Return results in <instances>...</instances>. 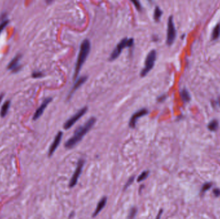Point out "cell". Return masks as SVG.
I'll return each mask as SVG.
<instances>
[{
    "mask_svg": "<svg viewBox=\"0 0 220 219\" xmlns=\"http://www.w3.org/2000/svg\"><path fill=\"white\" fill-rule=\"evenodd\" d=\"M21 59V55L17 54L16 56L14 57V59L10 62L8 66H7V68L10 70H12L14 73H16L17 71H18L20 69L19 61Z\"/></svg>",
    "mask_w": 220,
    "mask_h": 219,
    "instance_id": "cell-9",
    "label": "cell"
},
{
    "mask_svg": "<svg viewBox=\"0 0 220 219\" xmlns=\"http://www.w3.org/2000/svg\"><path fill=\"white\" fill-rule=\"evenodd\" d=\"M10 106H11V101H9V100H7V101L5 102L4 104L2 105L1 110H0V115H1V117H4L7 115Z\"/></svg>",
    "mask_w": 220,
    "mask_h": 219,
    "instance_id": "cell-14",
    "label": "cell"
},
{
    "mask_svg": "<svg viewBox=\"0 0 220 219\" xmlns=\"http://www.w3.org/2000/svg\"><path fill=\"white\" fill-rule=\"evenodd\" d=\"M87 110H88L87 107H82L81 109L78 110V111L75 113L74 115L72 116V117L69 118V119L65 122V123L64 124V126H63L64 128V129L68 130L70 128L72 127L73 125H74L75 123L82 116H84L86 114V112H87Z\"/></svg>",
    "mask_w": 220,
    "mask_h": 219,
    "instance_id": "cell-6",
    "label": "cell"
},
{
    "mask_svg": "<svg viewBox=\"0 0 220 219\" xmlns=\"http://www.w3.org/2000/svg\"><path fill=\"white\" fill-rule=\"evenodd\" d=\"M32 76L33 78H40L43 76V74L41 71H34L32 73Z\"/></svg>",
    "mask_w": 220,
    "mask_h": 219,
    "instance_id": "cell-24",
    "label": "cell"
},
{
    "mask_svg": "<svg viewBox=\"0 0 220 219\" xmlns=\"http://www.w3.org/2000/svg\"><path fill=\"white\" fill-rule=\"evenodd\" d=\"M213 193L216 197H219L220 195V190L218 189V188H216V189L213 190Z\"/></svg>",
    "mask_w": 220,
    "mask_h": 219,
    "instance_id": "cell-26",
    "label": "cell"
},
{
    "mask_svg": "<svg viewBox=\"0 0 220 219\" xmlns=\"http://www.w3.org/2000/svg\"><path fill=\"white\" fill-rule=\"evenodd\" d=\"M134 43V40L132 38H124L119 43H118L115 48L113 50V52L110 55V59L111 60H113L117 59V58L119 56L120 54L122 52V50L125 48L131 47L133 46Z\"/></svg>",
    "mask_w": 220,
    "mask_h": 219,
    "instance_id": "cell-3",
    "label": "cell"
},
{
    "mask_svg": "<svg viewBox=\"0 0 220 219\" xmlns=\"http://www.w3.org/2000/svg\"><path fill=\"white\" fill-rule=\"evenodd\" d=\"M162 15V11L158 7H156L155 12H154V19L156 21H158L160 19Z\"/></svg>",
    "mask_w": 220,
    "mask_h": 219,
    "instance_id": "cell-18",
    "label": "cell"
},
{
    "mask_svg": "<svg viewBox=\"0 0 220 219\" xmlns=\"http://www.w3.org/2000/svg\"><path fill=\"white\" fill-rule=\"evenodd\" d=\"M211 186H212V184L211 183H205L203 186H202V188H201V193H204L205 192H206V191H207L209 189H210Z\"/></svg>",
    "mask_w": 220,
    "mask_h": 219,
    "instance_id": "cell-20",
    "label": "cell"
},
{
    "mask_svg": "<svg viewBox=\"0 0 220 219\" xmlns=\"http://www.w3.org/2000/svg\"><path fill=\"white\" fill-rule=\"evenodd\" d=\"M149 175H150V171L147 170V171H144L141 174L138 176L137 178V182H141V181H143L146 179L148 177Z\"/></svg>",
    "mask_w": 220,
    "mask_h": 219,
    "instance_id": "cell-19",
    "label": "cell"
},
{
    "mask_svg": "<svg viewBox=\"0 0 220 219\" xmlns=\"http://www.w3.org/2000/svg\"><path fill=\"white\" fill-rule=\"evenodd\" d=\"M62 132H58L57 134L56 135V136L55 137L54 142H52V145H50V147L49 150V157H51V156L54 154L55 150L57 149L58 146H59L60 144V141H61V139H62Z\"/></svg>",
    "mask_w": 220,
    "mask_h": 219,
    "instance_id": "cell-10",
    "label": "cell"
},
{
    "mask_svg": "<svg viewBox=\"0 0 220 219\" xmlns=\"http://www.w3.org/2000/svg\"><path fill=\"white\" fill-rule=\"evenodd\" d=\"M162 212H163V210H160V211H159L157 216H156V217L155 219H160V216L162 215Z\"/></svg>",
    "mask_w": 220,
    "mask_h": 219,
    "instance_id": "cell-28",
    "label": "cell"
},
{
    "mask_svg": "<svg viewBox=\"0 0 220 219\" xmlns=\"http://www.w3.org/2000/svg\"><path fill=\"white\" fill-rule=\"evenodd\" d=\"M176 36V31L173 22V16H170L167 22V44L171 45L173 43Z\"/></svg>",
    "mask_w": 220,
    "mask_h": 219,
    "instance_id": "cell-5",
    "label": "cell"
},
{
    "mask_svg": "<svg viewBox=\"0 0 220 219\" xmlns=\"http://www.w3.org/2000/svg\"><path fill=\"white\" fill-rule=\"evenodd\" d=\"M132 3L135 5V6L136 9L138 10H140L141 9V5L140 3L138 1H136V0H134V1H132Z\"/></svg>",
    "mask_w": 220,
    "mask_h": 219,
    "instance_id": "cell-25",
    "label": "cell"
},
{
    "mask_svg": "<svg viewBox=\"0 0 220 219\" xmlns=\"http://www.w3.org/2000/svg\"><path fill=\"white\" fill-rule=\"evenodd\" d=\"M136 212H137V210H136V208H133L131 209L130 211V215H129V216H128L129 219H133L134 217H135L136 214Z\"/></svg>",
    "mask_w": 220,
    "mask_h": 219,
    "instance_id": "cell-22",
    "label": "cell"
},
{
    "mask_svg": "<svg viewBox=\"0 0 220 219\" xmlns=\"http://www.w3.org/2000/svg\"><path fill=\"white\" fill-rule=\"evenodd\" d=\"M90 48L91 44L90 41L88 39H84V41H82L81 45H80V51L77 57L76 64H75L74 75H73V78H74V79H76L78 75H79V71L80 69H81L83 64L84 63L86 59H87L88 56V54H89L90 51Z\"/></svg>",
    "mask_w": 220,
    "mask_h": 219,
    "instance_id": "cell-2",
    "label": "cell"
},
{
    "mask_svg": "<svg viewBox=\"0 0 220 219\" xmlns=\"http://www.w3.org/2000/svg\"><path fill=\"white\" fill-rule=\"evenodd\" d=\"M96 122V118L94 117L90 118L82 126L78 127L75 130L74 134L65 143V148L71 149L75 147L78 143L80 142L83 137L87 134L88 131L92 129Z\"/></svg>",
    "mask_w": 220,
    "mask_h": 219,
    "instance_id": "cell-1",
    "label": "cell"
},
{
    "mask_svg": "<svg viewBox=\"0 0 220 219\" xmlns=\"http://www.w3.org/2000/svg\"><path fill=\"white\" fill-rule=\"evenodd\" d=\"M218 127V122L216 120H212L208 125V129L211 131H215Z\"/></svg>",
    "mask_w": 220,
    "mask_h": 219,
    "instance_id": "cell-17",
    "label": "cell"
},
{
    "mask_svg": "<svg viewBox=\"0 0 220 219\" xmlns=\"http://www.w3.org/2000/svg\"><path fill=\"white\" fill-rule=\"evenodd\" d=\"M106 202H107V197H104L102 199L98 202V204L97 206V208H96L95 211L93 213L92 216L93 218L95 217V216H97L98 214L100 213V211L103 210V208H104V206L106 204Z\"/></svg>",
    "mask_w": 220,
    "mask_h": 219,
    "instance_id": "cell-13",
    "label": "cell"
},
{
    "mask_svg": "<svg viewBox=\"0 0 220 219\" xmlns=\"http://www.w3.org/2000/svg\"><path fill=\"white\" fill-rule=\"evenodd\" d=\"M88 77L86 76H82L81 77H80L78 79V80L75 82V84L73 85V86L72 87V89H71L70 94H69V97H71V96L73 94L75 91H76L77 89H79V87L81 86V85L84 84V83L87 80Z\"/></svg>",
    "mask_w": 220,
    "mask_h": 219,
    "instance_id": "cell-12",
    "label": "cell"
},
{
    "mask_svg": "<svg viewBox=\"0 0 220 219\" xmlns=\"http://www.w3.org/2000/svg\"><path fill=\"white\" fill-rule=\"evenodd\" d=\"M52 100V98H47V99H45L43 102L42 104L40 105L39 107L37 109L36 111L34 113V116H33V120H36L38 119V118L41 116L43 114L44 110L46 109V107H47V105L49 104V103L51 102Z\"/></svg>",
    "mask_w": 220,
    "mask_h": 219,
    "instance_id": "cell-11",
    "label": "cell"
},
{
    "mask_svg": "<svg viewBox=\"0 0 220 219\" xmlns=\"http://www.w3.org/2000/svg\"><path fill=\"white\" fill-rule=\"evenodd\" d=\"M84 160L82 159H80L79 160V161L77 163V166L76 169H75L74 173L72 175V178H71V180L70 181V184H69V186L70 188H73L76 185V184L77 183L78 179L80 177V174H81L82 170L83 167H84Z\"/></svg>",
    "mask_w": 220,
    "mask_h": 219,
    "instance_id": "cell-7",
    "label": "cell"
},
{
    "mask_svg": "<svg viewBox=\"0 0 220 219\" xmlns=\"http://www.w3.org/2000/svg\"><path fill=\"white\" fill-rule=\"evenodd\" d=\"M156 59V52L155 50H151L147 55L145 60V65L143 69L141 71L140 75L142 77H144L150 72L155 65V60Z\"/></svg>",
    "mask_w": 220,
    "mask_h": 219,
    "instance_id": "cell-4",
    "label": "cell"
},
{
    "mask_svg": "<svg viewBox=\"0 0 220 219\" xmlns=\"http://www.w3.org/2000/svg\"><path fill=\"white\" fill-rule=\"evenodd\" d=\"M9 23V21L8 20H4V21L0 24V34L3 31V30L7 26V25Z\"/></svg>",
    "mask_w": 220,
    "mask_h": 219,
    "instance_id": "cell-23",
    "label": "cell"
},
{
    "mask_svg": "<svg viewBox=\"0 0 220 219\" xmlns=\"http://www.w3.org/2000/svg\"><path fill=\"white\" fill-rule=\"evenodd\" d=\"M134 179H135V177L134 176H132V177H131L130 179H129L128 181H127V183H126V185L124 186V190H125L127 189V188L130 186L131 184L133 183Z\"/></svg>",
    "mask_w": 220,
    "mask_h": 219,
    "instance_id": "cell-21",
    "label": "cell"
},
{
    "mask_svg": "<svg viewBox=\"0 0 220 219\" xmlns=\"http://www.w3.org/2000/svg\"><path fill=\"white\" fill-rule=\"evenodd\" d=\"M220 36V24H217L214 27L212 33V39L215 40L218 38Z\"/></svg>",
    "mask_w": 220,
    "mask_h": 219,
    "instance_id": "cell-15",
    "label": "cell"
},
{
    "mask_svg": "<svg viewBox=\"0 0 220 219\" xmlns=\"http://www.w3.org/2000/svg\"><path fill=\"white\" fill-rule=\"evenodd\" d=\"M165 99H166V96H165V95H162V96H160V97H158V100L159 102H162Z\"/></svg>",
    "mask_w": 220,
    "mask_h": 219,
    "instance_id": "cell-27",
    "label": "cell"
},
{
    "mask_svg": "<svg viewBox=\"0 0 220 219\" xmlns=\"http://www.w3.org/2000/svg\"><path fill=\"white\" fill-rule=\"evenodd\" d=\"M180 95H181V99L183 100V101L185 102H189L191 99L190 95H189L188 91L185 89H183V90L181 91Z\"/></svg>",
    "mask_w": 220,
    "mask_h": 219,
    "instance_id": "cell-16",
    "label": "cell"
},
{
    "mask_svg": "<svg viewBox=\"0 0 220 219\" xmlns=\"http://www.w3.org/2000/svg\"><path fill=\"white\" fill-rule=\"evenodd\" d=\"M3 96H4V95H3V94H1V95H0V102H1V100L3 99Z\"/></svg>",
    "mask_w": 220,
    "mask_h": 219,
    "instance_id": "cell-29",
    "label": "cell"
},
{
    "mask_svg": "<svg viewBox=\"0 0 220 219\" xmlns=\"http://www.w3.org/2000/svg\"><path fill=\"white\" fill-rule=\"evenodd\" d=\"M148 112L149 111L147 109H142L134 113V114L132 115V116L131 117L130 122H129V125H130V127L131 128H135L136 126V122H137L139 118L144 116H145L146 114H148Z\"/></svg>",
    "mask_w": 220,
    "mask_h": 219,
    "instance_id": "cell-8",
    "label": "cell"
}]
</instances>
